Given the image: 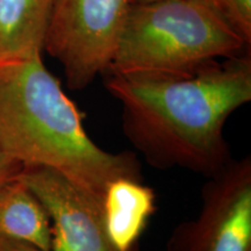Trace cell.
Instances as JSON below:
<instances>
[{"label":"cell","mask_w":251,"mask_h":251,"mask_svg":"<svg viewBox=\"0 0 251 251\" xmlns=\"http://www.w3.org/2000/svg\"><path fill=\"white\" fill-rule=\"evenodd\" d=\"M122 129L146 162L211 177L231 161L226 122L251 101V57L240 54L183 76L109 75Z\"/></svg>","instance_id":"6da1fadb"},{"label":"cell","mask_w":251,"mask_h":251,"mask_svg":"<svg viewBox=\"0 0 251 251\" xmlns=\"http://www.w3.org/2000/svg\"><path fill=\"white\" fill-rule=\"evenodd\" d=\"M0 149L23 168L58 172L100 202L112 180H143L134 152L108 151L91 139L42 55L0 65Z\"/></svg>","instance_id":"7a4b0ae2"},{"label":"cell","mask_w":251,"mask_h":251,"mask_svg":"<svg viewBox=\"0 0 251 251\" xmlns=\"http://www.w3.org/2000/svg\"><path fill=\"white\" fill-rule=\"evenodd\" d=\"M250 43L212 6L199 0L130 5L108 71L120 76L193 74Z\"/></svg>","instance_id":"3957f363"},{"label":"cell","mask_w":251,"mask_h":251,"mask_svg":"<svg viewBox=\"0 0 251 251\" xmlns=\"http://www.w3.org/2000/svg\"><path fill=\"white\" fill-rule=\"evenodd\" d=\"M129 6V0H55L43 51L61 63L69 89H85L108 71Z\"/></svg>","instance_id":"277c9868"},{"label":"cell","mask_w":251,"mask_h":251,"mask_svg":"<svg viewBox=\"0 0 251 251\" xmlns=\"http://www.w3.org/2000/svg\"><path fill=\"white\" fill-rule=\"evenodd\" d=\"M165 251H251L250 156L208 177L197 215L171 231Z\"/></svg>","instance_id":"5b68a950"},{"label":"cell","mask_w":251,"mask_h":251,"mask_svg":"<svg viewBox=\"0 0 251 251\" xmlns=\"http://www.w3.org/2000/svg\"><path fill=\"white\" fill-rule=\"evenodd\" d=\"M18 177L48 213L50 251H120L109 240L98 199L50 169L23 168Z\"/></svg>","instance_id":"8992f818"},{"label":"cell","mask_w":251,"mask_h":251,"mask_svg":"<svg viewBox=\"0 0 251 251\" xmlns=\"http://www.w3.org/2000/svg\"><path fill=\"white\" fill-rule=\"evenodd\" d=\"M156 208V194L143 180L119 178L102 193V221L120 251H133Z\"/></svg>","instance_id":"52a82bcc"},{"label":"cell","mask_w":251,"mask_h":251,"mask_svg":"<svg viewBox=\"0 0 251 251\" xmlns=\"http://www.w3.org/2000/svg\"><path fill=\"white\" fill-rule=\"evenodd\" d=\"M55 0H0V65L42 55Z\"/></svg>","instance_id":"ba28073f"},{"label":"cell","mask_w":251,"mask_h":251,"mask_svg":"<svg viewBox=\"0 0 251 251\" xmlns=\"http://www.w3.org/2000/svg\"><path fill=\"white\" fill-rule=\"evenodd\" d=\"M0 238L50 251L51 224L48 213L18 176L0 187Z\"/></svg>","instance_id":"9c48e42d"},{"label":"cell","mask_w":251,"mask_h":251,"mask_svg":"<svg viewBox=\"0 0 251 251\" xmlns=\"http://www.w3.org/2000/svg\"><path fill=\"white\" fill-rule=\"evenodd\" d=\"M215 2L221 14L250 43L251 0H215Z\"/></svg>","instance_id":"30bf717a"},{"label":"cell","mask_w":251,"mask_h":251,"mask_svg":"<svg viewBox=\"0 0 251 251\" xmlns=\"http://www.w3.org/2000/svg\"><path fill=\"white\" fill-rule=\"evenodd\" d=\"M21 170L23 166L8 158L0 149V187L8 180L17 177Z\"/></svg>","instance_id":"8fae6325"},{"label":"cell","mask_w":251,"mask_h":251,"mask_svg":"<svg viewBox=\"0 0 251 251\" xmlns=\"http://www.w3.org/2000/svg\"><path fill=\"white\" fill-rule=\"evenodd\" d=\"M0 251H49L20 241L0 238Z\"/></svg>","instance_id":"7c38bea8"},{"label":"cell","mask_w":251,"mask_h":251,"mask_svg":"<svg viewBox=\"0 0 251 251\" xmlns=\"http://www.w3.org/2000/svg\"><path fill=\"white\" fill-rule=\"evenodd\" d=\"M157 1H163V0H129V4L130 5H135V4H149V2H157ZM199 1L205 2V4L212 6L213 8H215L216 11H219L218 6H216L215 0H199ZM220 13H221V12H220Z\"/></svg>","instance_id":"4fadbf2b"}]
</instances>
